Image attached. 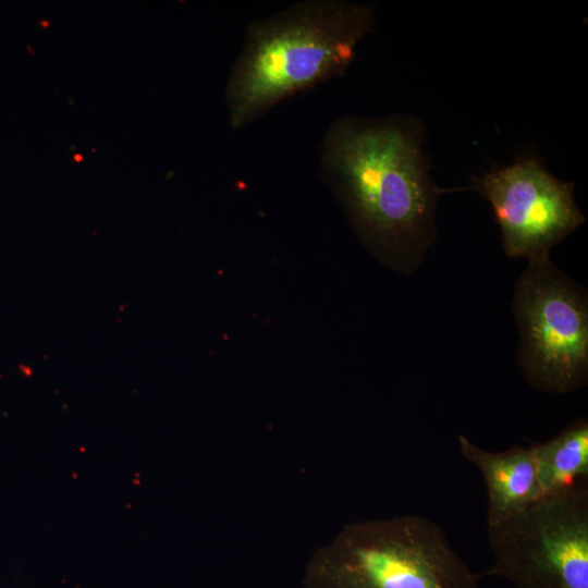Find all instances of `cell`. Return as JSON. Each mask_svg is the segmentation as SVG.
Instances as JSON below:
<instances>
[{"mask_svg":"<svg viewBox=\"0 0 588 588\" xmlns=\"http://www.w3.org/2000/svg\"><path fill=\"white\" fill-rule=\"evenodd\" d=\"M490 203L507 256L528 264L550 261L553 246L585 222L574 197V184L550 173L532 158L485 172L474 179Z\"/></svg>","mask_w":588,"mask_h":588,"instance_id":"cell-6","label":"cell"},{"mask_svg":"<svg viewBox=\"0 0 588 588\" xmlns=\"http://www.w3.org/2000/svg\"><path fill=\"white\" fill-rule=\"evenodd\" d=\"M457 443L463 457L482 475L487 490V527L504 523L543 497L531 445L492 452L464 434L458 436Z\"/></svg>","mask_w":588,"mask_h":588,"instance_id":"cell-7","label":"cell"},{"mask_svg":"<svg viewBox=\"0 0 588 588\" xmlns=\"http://www.w3.org/2000/svg\"><path fill=\"white\" fill-rule=\"evenodd\" d=\"M497 576L517 588H588V481L487 527Z\"/></svg>","mask_w":588,"mask_h":588,"instance_id":"cell-4","label":"cell"},{"mask_svg":"<svg viewBox=\"0 0 588 588\" xmlns=\"http://www.w3.org/2000/svg\"><path fill=\"white\" fill-rule=\"evenodd\" d=\"M514 311L520 333L519 364L530 385L565 394L587 382L586 294L551 261L528 264Z\"/></svg>","mask_w":588,"mask_h":588,"instance_id":"cell-5","label":"cell"},{"mask_svg":"<svg viewBox=\"0 0 588 588\" xmlns=\"http://www.w3.org/2000/svg\"><path fill=\"white\" fill-rule=\"evenodd\" d=\"M373 23L371 5L345 0H307L252 22L225 89L231 126L343 75Z\"/></svg>","mask_w":588,"mask_h":588,"instance_id":"cell-2","label":"cell"},{"mask_svg":"<svg viewBox=\"0 0 588 588\" xmlns=\"http://www.w3.org/2000/svg\"><path fill=\"white\" fill-rule=\"evenodd\" d=\"M442 528L417 514L346 524L307 563L305 588H479Z\"/></svg>","mask_w":588,"mask_h":588,"instance_id":"cell-3","label":"cell"},{"mask_svg":"<svg viewBox=\"0 0 588 588\" xmlns=\"http://www.w3.org/2000/svg\"><path fill=\"white\" fill-rule=\"evenodd\" d=\"M425 126L390 115L335 120L326 135L321 170L370 236L419 264L436 236L440 189L424 151Z\"/></svg>","mask_w":588,"mask_h":588,"instance_id":"cell-1","label":"cell"},{"mask_svg":"<svg viewBox=\"0 0 588 588\" xmlns=\"http://www.w3.org/2000/svg\"><path fill=\"white\" fill-rule=\"evenodd\" d=\"M543 495L588 481V421L578 418L547 442L532 444Z\"/></svg>","mask_w":588,"mask_h":588,"instance_id":"cell-8","label":"cell"}]
</instances>
